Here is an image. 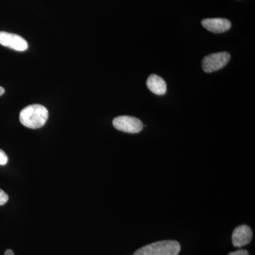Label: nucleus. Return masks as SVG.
<instances>
[{
	"mask_svg": "<svg viewBox=\"0 0 255 255\" xmlns=\"http://www.w3.org/2000/svg\"><path fill=\"white\" fill-rule=\"evenodd\" d=\"M4 255H14V254L11 250H7V251L5 252Z\"/></svg>",
	"mask_w": 255,
	"mask_h": 255,
	"instance_id": "nucleus-12",
	"label": "nucleus"
},
{
	"mask_svg": "<svg viewBox=\"0 0 255 255\" xmlns=\"http://www.w3.org/2000/svg\"><path fill=\"white\" fill-rule=\"evenodd\" d=\"M228 255H250L249 253L246 250H239L236 252L230 253Z\"/></svg>",
	"mask_w": 255,
	"mask_h": 255,
	"instance_id": "nucleus-11",
	"label": "nucleus"
},
{
	"mask_svg": "<svg viewBox=\"0 0 255 255\" xmlns=\"http://www.w3.org/2000/svg\"><path fill=\"white\" fill-rule=\"evenodd\" d=\"M48 119V111L44 106H27L21 111L19 120L25 127L31 129L40 128L46 124Z\"/></svg>",
	"mask_w": 255,
	"mask_h": 255,
	"instance_id": "nucleus-1",
	"label": "nucleus"
},
{
	"mask_svg": "<svg viewBox=\"0 0 255 255\" xmlns=\"http://www.w3.org/2000/svg\"><path fill=\"white\" fill-rule=\"evenodd\" d=\"M146 84H147V88L155 95H164L167 92V85L165 81L158 75H151L147 79Z\"/></svg>",
	"mask_w": 255,
	"mask_h": 255,
	"instance_id": "nucleus-8",
	"label": "nucleus"
},
{
	"mask_svg": "<svg viewBox=\"0 0 255 255\" xmlns=\"http://www.w3.org/2000/svg\"><path fill=\"white\" fill-rule=\"evenodd\" d=\"M8 200H9V196L4 191L0 189V206L4 205Z\"/></svg>",
	"mask_w": 255,
	"mask_h": 255,
	"instance_id": "nucleus-9",
	"label": "nucleus"
},
{
	"mask_svg": "<svg viewBox=\"0 0 255 255\" xmlns=\"http://www.w3.org/2000/svg\"><path fill=\"white\" fill-rule=\"evenodd\" d=\"M4 89L3 87H0V96L4 95Z\"/></svg>",
	"mask_w": 255,
	"mask_h": 255,
	"instance_id": "nucleus-13",
	"label": "nucleus"
},
{
	"mask_svg": "<svg viewBox=\"0 0 255 255\" xmlns=\"http://www.w3.org/2000/svg\"><path fill=\"white\" fill-rule=\"evenodd\" d=\"M181 246L177 241H163L147 245L132 255H178Z\"/></svg>",
	"mask_w": 255,
	"mask_h": 255,
	"instance_id": "nucleus-2",
	"label": "nucleus"
},
{
	"mask_svg": "<svg viewBox=\"0 0 255 255\" xmlns=\"http://www.w3.org/2000/svg\"><path fill=\"white\" fill-rule=\"evenodd\" d=\"M202 25L209 31L216 33L227 31L231 27V21L223 18H206L203 20Z\"/></svg>",
	"mask_w": 255,
	"mask_h": 255,
	"instance_id": "nucleus-7",
	"label": "nucleus"
},
{
	"mask_svg": "<svg viewBox=\"0 0 255 255\" xmlns=\"http://www.w3.org/2000/svg\"><path fill=\"white\" fill-rule=\"evenodd\" d=\"M113 126L117 130L128 133H137L143 128L141 121L129 116L116 117L113 120Z\"/></svg>",
	"mask_w": 255,
	"mask_h": 255,
	"instance_id": "nucleus-4",
	"label": "nucleus"
},
{
	"mask_svg": "<svg viewBox=\"0 0 255 255\" xmlns=\"http://www.w3.org/2000/svg\"><path fill=\"white\" fill-rule=\"evenodd\" d=\"M231 59L228 52H220L207 55L202 61V68L206 73H210L221 70L227 65Z\"/></svg>",
	"mask_w": 255,
	"mask_h": 255,
	"instance_id": "nucleus-3",
	"label": "nucleus"
},
{
	"mask_svg": "<svg viewBox=\"0 0 255 255\" xmlns=\"http://www.w3.org/2000/svg\"><path fill=\"white\" fill-rule=\"evenodd\" d=\"M253 231L247 225H242L234 230L232 236L233 245L237 248L249 244L253 238Z\"/></svg>",
	"mask_w": 255,
	"mask_h": 255,
	"instance_id": "nucleus-6",
	"label": "nucleus"
},
{
	"mask_svg": "<svg viewBox=\"0 0 255 255\" xmlns=\"http://www.w3.org/2000/svg\"><path fill=\"white\" fill-rule=\"evenodd\" d=\"M0 44L16 51H25L28 48L27 41L23 37L5 31H0Z\"/></svg>",
	"mask_w": 255,
	"mask_h": 255,
	"instance_id": "nucleus-5",
	"label": "nucleus"
},
{
	"mask_svg": "<svg viewBox=\"0 0 255 255\" xmlns=\"http://www.w3.org/2000/svg\"><path fill=\"white\" fill-rule=\"evenodd\" d=\"M8 162V157L4 151L0 149V165H5Z\"/></svg>",
	"mask_w": 255,
	"mask_h": 255,
	"instance_id": "nucleus-10",
	"label": "nucleus"
}]
</instances>
